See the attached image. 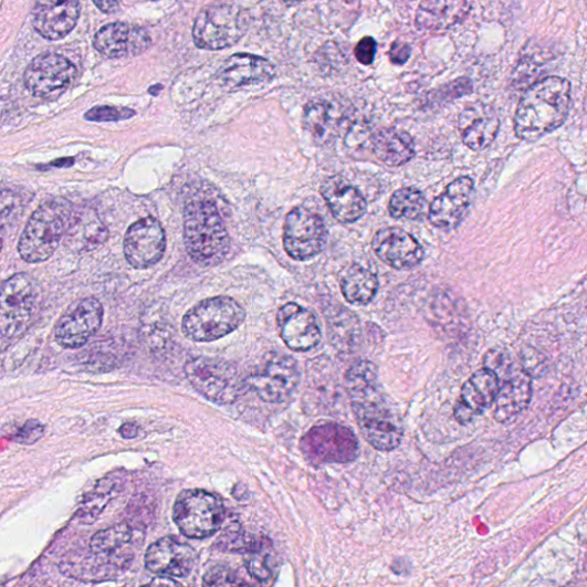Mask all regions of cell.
Here are the masks:
<instances>
[{
  "mask_svg": "<svg viewBox=\"0 0 587 587\" xmlns=\"http://www.w3.org/2000/svg\"><path fill=\"white\" fill-rule=\"evenodd\" d=\"M500 127L499 116L485 105H472L459 116L461 139L463 144L476 151L488 148L496 139Z\"/></svg>",
  "mask_w": 587,
  "mask_h": 587,
  "instance_id": "484cf974",
  "label": "cell"
},
{
  "mask_svg": "<svg viewBox=\"0 0 587 587\" xmlns=\"http://www.w3.org/2000/svg\"><path fill=\"white\" fill-rule=\"evenodd\" d=\"M570 90L569 81L551 76L525 91L514 118L516 136L534 141L560 128L569 114Z\"/></svg>",
  "mask_w": 587,
  "mask_h": 587,
  "instance_id": "7a4b0ae2",
  "label": "cell"
},
{
  "mask_svg": "<svg viewBox=\"0 0 587 587\" xmlns=\"http://www.w3.org/2000/svg\"><path fill=\"white\" fill-rule=\"evenodd\" d=\"M80 15V0H38L33 10V25L41 36L56 41L73 32Z\"/></svg>",
  "mask_w": 587,
  "mask_h": 587,
  "instance_id": "44dd1931",
  "label": "cell"
},
{
  "mask_svg": "<svg viewBox=\"0 0 587 587\" xmlns=\"http://www.w3.org/2000/svg\"><path fill=\"white\" fill-rule=\"evenodd\" d=\"M224 520L223 502L206 490H184L175 502L174 521L179 532L188 538L210 537L221 530Z\"/></svg>",
  "mask_w": 587,
  "mask_h": 587,
  "instance_id": "8992f818",
  "label": "cell"
},
{
  "mask_svg": "<svg viewBox=\"0 0 587 587\" xmlns=\"http://www.w3.org/2000/svg\"><path fill=\"white\" fill-rule=\"evenodd\" d=\"M250 28V17L233 4L203 9L193 25V41L199 49L219 51L235 45Z\"/></svg>",
  "mask_w": 587,
  "mask_h": 587,
  "instance_id": "52a82bcc",
  "label": "cell"
},
{
  "mask_svg": "<svg viewBox=\"0 0 587 587\" xmlns=\"http://www.w3.org/2000/svg\"><path fill=\"white\" fill-rule=\"evenodd\" d=\"M532 379L527 373L510 375L501 386L494 400V418L502 423L516 419L528 407L532 399Z\"/></svg>",
  "mask_w": 587,
  "mask_h": 587,
  "instance_id": "4316f807",
  "label": "cell"
},
{
  "mask_svg": "<svg viewBox=\"0 0 587 587\" xmlns=\"http://www.w3.org/2000/svg\"><path fill=\"white\" fill-rule=\"evenodd\" d=\"M271 544H266L262 548L247 554L245 567L250 575L263 583L271 579L274 570V562L270 549Z\"/></svg>",
  "mask_w": 587,
  "mask_h": 587,
  "instance_id": "e575fe53",
  "label": "cell"
},
{
  "mask_svg": "<svg viewBox=\"0 0 587 587\" xmlns=\"http://www.w3.org/2000/svg\"><path fill=\"white\" fill-rule=\"evenodd\" d=\"M585 568H586V572H587V555H586Z\"/></svg>",
  "mask_w": 587,
  "mask_h": 587,
  "instance_id": "f6af8a7d",
  "label": "cell"
},
{
  "mask_svg": "<svg viewBox=\"0 0 587 587\" xmlns=\"http://www.w3.org/2000/svg\"><path fill=\"white\" fill-rule=\"evenodd\" d=\"M197 563L196 549L172 537H165L153 543L145 554L146 568L161 577H188L195 570Z\"/></svg>",
  "mask_w": 587,
  "mask_h": 587,
  "instance_id": "2e32d148",
  "label": "cell"
},
{
  "mask_svg": "<svg viewBox=\"0 0 587 587\" xmlns=\"http://www.w3.org/2000/svg\"><path fill=\"white\" fill-rule=\"evenodd\" d=\"M500 389L501 379L493 370L486 367L478 370L461 388L454 408L455 420L462 424L470 423L494 403Z\"/></svg>",
  "mask_w": 587,
  "mask_h": 587,
  "instance_id": "d6986e66",
  "label": "cell"
},
{
  "mask_svg": "<svg viewBox=\"0 0 587 587\" xmlns=\"http://www.w3.org/2000/svg\"><path fill=\"white\" fill-rule=\"evenodd\" d=\"M301 373L297 361L286 355L274 356L265 367L247 379V385L271 405H281L297 389Z\"/></svg>",
  "mask_w": 587,
  "mask_h": 587,
  "instance_id": "5bb4252c",
  "label": "cell"
},
{
  "mask_svg": "<svg viewBox=\"0 0 587 587\" xmlns=\"http://www.w3.org/2000/svg\"><path fill=\"white\" fill-rule=\"evenodd\" d=\"M70 211L56 201L43 203L28 221L18 245L21 259L41 263L56 251L70 224Z\"/></svg>",
  "mask_w": 587,
  "mask_h": 587,
  "instance_id": "277c9868",
  "label": "cell"
},
{
  "mask_svg": "<svg viewBox=\"0 0 587 587\" xmlns=\"http://www.w3.org/2000/svg\"><path fill=\"white\" fill-rule=\"evenodd\" d=\"M373 249L379 260L397 270L415 268L424 256L418 240L399 228L379 230L373 240Z\"/></svg>",
  "mask_w": 587,
  "mask_h": 587,
  "instance_id": "ffe728a7",
  "label": "cell"
},
{
  "mask_svg": "<svg viewBox=\"0 0 587 587\" xmlns=\"http://www.w3.org/2000/svg\"><path fill=\"white\" fill-rule=\"evenodd\" d=\"M470 11V0H423L417 11L416 24L424 30H444L461 22Z\"/></svg>",
  "mask_w": 587,
  "mask_h": 587,
  "instance_id": "83f0119b",
  "label": "cell"
},
{
  "mask_svg": "<svg viewBox=\"0 0 587 587\" xmlns=\"http://www.w3.org/2000/svg\"><path fill=\"white\" fill-rule=\"evenodd\" d=\"M281 2L287 6H295V4L304 2V0H281Z\"/></svg>",
  "mask_w": 587,
  "mask_h": 587,
  "instance_id": "ee69618b",
  "label": "cell"
},
{
  "mask_svg": "<svg viewBox=\"0 0 587 587\" xmlns=\"http://www.w3.org/2000/svg\"><path fill=\"white\" fill-rule=\"evenodd\" d=\"M375 156L389 167H399L410 163L416 156L412 137L403 130L386 128L374 137Z\"/></svg>",
  "mask_w": 587,
  "mask_h": 587,
  "instance_id": "f1b7e54d",
  "label": "cell"
},
{
  "mask_svg": "<svg viewBox=\"0 0 587 587\" xmlns=\"http://www.w3.org/2000/svg\"><path fill=\"white\" fill-rule=\"evenodd\" d=\"M203 581L209 586H230V585H245L247 583L240 580L237 575L229 568L216 567L210 569L203 577Z\"/></svg>",
  "mask_w": 587,
  "mask_h": 587,
  "instance_id": "f35d334b",
  "label": "cell"
},
{
  "mask_svg": "<svg viewBox=\"0 0 587 587\" xmlns=\"http://www.w3.org/2000/svg\"><path fill=\"white\" fill-rule=\"evenodd\" d=\"M321 195L334 219L339 223H355L363 218L367 210L364 196L342 176L326 178L322 184Z\"/></svg>",
  "mask_w": 587,
  "mask_h": 587,
  "instance_id": "cb8c5ba5",
  "label": "cell"
},
{
  "mask_svg": "<svg viewBox=\"0 0 587 587\" xmlns=\"http://www.w3.org/2000/svg\"><path fill=\"white\" fill-rule=\"evenodd\" d=\"M123 251L134 269L145 270L156 265L166 252V233L163 226L153 218L134 223L127 231Z\"/></svg>",
  "mask_w": 587,
  "mask_h": 587,
  "instance_id": "9a60e30c",
  "label": "cell"
},
{
  "mask_svg": "<svg viewBox=\"0 0 587 587\" xmlns=\"http://www.w3.org/2000/svg\"><path fill=\"white\" fill-rule=\"evenodd\" d=\"M45 434V427L38 420L27 421L15 432L14 442L23 446H32L39 442Z\"/></svg>",
  "mask_w": 587,
  "mask_h": 587,
  "instance_id": "8d00e7d4",
  "label": "cell"
},
{
  "mask_svg": "<svg viewBox=\"0 0 587 587\" xmlns=\"http://www.w3.org/2000/svg\"><path fill=\"white\" fill-rule=\"evenodd\" d=\"M484 367L493 370L500 379L509 378L511 375L510 357L500 349H492L485 355Z\"/></svg>",
  "mask_w": 587,
  "mask_h": 587,
  "instance_id": "74e56055",
  "label": "cell"
},
{
  "mask_svg": "<svg viewBox=\"0 0 587 587\" xmlns=\"http://www.w3.org/2000/svg\"><path fill=\"white\" fill-rule=\"evenodd\" d=\"M184 242L190 258L200 266L221 264L231 240L218 207L208 200H193L184 208Z\"/></svg>",
  "mask_w": 587,
  "mask_h": 587,
  "instance_id": "3957f363",
  "label": "cell"
},
{
  "mask_svg": "<svg viewBox=\"0 0 587 587\" xmlns=\"http://www.w3.org/2000/svg\"><path fill=\"white\" fill-rule=\"evenodd\" d=\"M184 370L192 387L214 405L233 403L249 387L233 366L220 359L192 358Z\"/></svg>",
  "mask_w": 587,
  "mask_h": 587,
  "instance_id": "ba28073f",
  "label": "cell"
},
{
  "mask_svg": "<svg viewBox=\"0 0 587 587\" xmlns=\"http://www.w3.org/2000/svg\"><path fill=\"white\" fill-rule=\"evenodd\" d=\"M327 228L321 216L304 207H295L284 226V247L290 258L304 262L319 255L327 243Z\"/></svg>",
  "mask_w": 587,
  "mask_h": 587,
  "instance_id": "8fae6325",
  "label": "cell"
},
{
  "mask_svg": "<svg viewBox=\"0 0 587 587\" xmlns=\"http://www.w3.org/2000/svg\"><path fill=\"white\" fill-rule=\"evenodd\" d=\"M411 55V46L403 42H395L389 51V57L394 65H405Z\"/></svg>",
  "mask_w": 587,
  "mask_h": 587,
  "instance_id": "60d3db41",
  "label": "cell"
},
{
  "mask_svg": "<svg viewBox=\"0 0 587 587\" xmlns=\"http://www.w3.org/2000/svg\"><path fill=\"white\" fill-rule=\"evenodd\" d=\"M135 114L133 109L125 107L98 106L86 112L85 118L92 122H115L132 118Z\"/></svg>",
  "mask_w": 587,
  "mask_h": 587,
  "instance_id": "d590c367",
  "label": "cell"
},
{
  "mask_svg": "<svg viewBox=\"0 0 587 587\" xmlns=\"http://www.w3.org/2000/svg\"><path fill=\"white\" fill-rule=\"evenodd\" d=\"M134 537L133 530L128 523H119L114 527L98 532L91 538L90 548L95 555H112L120 548L129 545Z\"/></svg>",
  "mask_w": 587,
  "mask_h": 587,
  "instance_id": "d6a6232c",
  "label": "cell"
},
{
  "mask_svg": "<svg viewBox=\"0 0 587 587\" xmlns=\"http://www.w3.org/2000/svg\"><path fill=\"white\" fill-rule=\"evenodd\" d=\"M150 45L151 40L145 29L123 22L103 27L94 39L95 49L109 59L136 56Z\"/></svg>",
  "mask_w": 587,
  "mask_h": 587,
  "instance_id": "7402d4cb",
  "label": "cell"
},
{
  "mask_svg": "<svg viewBox=\"0 0 587 587\" xmlns=\"http://www.w3.org/2000/svg\"><path fill=\"white\" fill-rule=\"evenodd\" d=\"M245 319L243 307L228 296L201 301L181 322L185 336L196 343H212L241 326Z\"/></svg>",
  "mask_w": 587,
  "mask_h": 587,
  "instance_id": "5b68a950",
  "label": "cell"
},
{
  "mask_svg": "<svg viewBox=\"0 0 587 587\" xmlns=\"http://www.w3.org/2000/svg\"><path fill=\"white\" fill-rule=\"evenodd\" d=\"M76 75L77 69L71 60L56 53H44L30 63L23 80L33 96L54 101L65 94Z\"/></svg>",
  "mask_w": 587,
  "mask_h": 587,
  "instance_id": "7c38bea8",
  "label": "cell"
},
{
  "mask_svg": "<svg viewBox=\"0 0 587 587\" xmlns=\"http://www.w3.org/2000/svg\"><path fill=\"white\" fill-rule=\"evenodd\" d=\"M38 292L32 277L18 273L8 280L0 296V331L3 343L21 336L32 323Z\"/></svg>",
  "mask_w": 587,
  "mask_h": 587,
  "instance_id": "30bf717a",
  "label": "cell"
},
{
  "mask_svg": "<svg viewBox=\"0 0 587 587\" xmlns=\"http://www.w3.org/2000/svg\"><path fill=\"white\" fill-rule=\"evenodd\" d=\"M474 196V181L460 177L448 185L446 191L429 207L428 218L432 226L451 230L465 218Z\"/></svg>",
  "mask_w": 587,
  "mask_h": 587,
  "instance_id": "ac0fdd59",
  "label": "cell"
},
{
  "mask_svg": "<svg viewBox=\"0 0 587 587\" xmlns=\"http://www.w3.org/2000/svg\"><path fill=\"white\" fill-rule=\"evenodd\" d=\"M275 76V69L269 60L247 53H237L221 66L218 77L228 90L269 82Z\"/></svg>",
  "mask_w": 587,
  "mask_h": 587,
  "instance_id": "d4e9b609",
  "label": "cell"
},
{
  "mask_svg": "<svg viewBox=\"0 0 587 587\" xmlns=\"http://www.w3.org/2000/svg\"><path fill=\"white\" fill-rule=\"evenodd\" d=\"M328 337L332 346L342 353H354L360 343L361 328L355 314L343 306L327 314Z\"/></svg>",
  "mask_w": 587,
  "mask_h": 587,
  "instance_id": "f546056e",
  "label": "cell"
},
{
  "mask_svg": "<svg viewBox=\"0 0 587 587\" xmlns=\"http://www.w3.org/2000/svg\"><path fill=\"white\" fill-rule=\"evenodd\" d=\"M117 479L112 478L101 481L96 489L87 494L78 511V516L83 522L91 524L103 513L112 500L115 489L119 488L118 483H116Z\"/></svg>",
  "mask_w": 587,
  "mask_h": 587,
  "instance_id": "836d02e7",
  "label": "cell"
},
{
  "mask_svg": "<svg viewBox=\"0 0 587 587\" xmlns=\"http://www.w3.org/2000/svg\"><path fill=\"white\" fill-rule=\"evenodd\" d=\"M427 210L422 192L413 188L397 190L389 201V213L396 220H419Z\"/></svg>",
  "mask_w": 587,
  "mask_h": 587,
  "instance_id": "1f68e13d",
  "label": "cell"
},
{
  "mask_svg": "<svg viewBox=\"0 0 587 587\" xmlns=\"http://www.w3.org/2000/svg\"><path fill=\"white\" fill-rule=\"evenodd\" d=\"M118 432L123 439L132 440L137 438L139 428L136 423H125L118 429Z\"/></svg>",
  "mask_w": 587,
  "mask_h": 587,
  "instance_id": "7bdbcfd3",
  "label": "cell"
},
{
  "mask_svg": "<svg viewBox=\"0 0 587 587\" xmlns=\"http://www.w3.org/2000/svg\"><path fill=\"white\" fill-rule=\"evenodd\" d=\"M345 385L364 439L379 451L397 449L405 437V423L380 382L377 365L356 361Z\"/></svg>",
  "mask_w": 587,
  "mask_h": 587,
  "instance_id": "6da1fadb",
  "label": "cell"
},
{
  "mask_svg": "<svg viewBox=\"0 0 587 587\" xmlns=\"http://www.w3.org/2000/svg\"><path fill=\"white\" fill-rule=\"evenodd\" d=\"M276 323L284 344L293 352H311L322 342L316 316L296 303L283 305L277 312Z\"/></svg>",
  "mask_w": 587,
  "mask_h": 587,
  "instance_id": "e0dca14e",
  "label": "cell"
},
{
  "mask_svg": "<svg viewBox=\"0 0 587 587\" xmlns=\"http://www.w3.org/2000/svg\"><path fill=\"white\" fill-rule=\"evenodd\" d=\"M339 287L345 298L354 305H366L379 291L378 276L366 268L354 264L338 275Z\"/></svg>",
  "mask_w": 587,
  "mask_h": 587,
  "instance_id": "4dcf8cb0",
  "label": "cell"
},
{
  "mask_svg": "<svg viewBox=\"0 0 587 587\" xmlns=\"http://www.w3.org/2000/svg\"><path fill=\"white\" fill-rule=\"evenodd\" d=\"M377 42L374 38H364L357 44L355 54L361 65L369 66L374 64L377 54Z\"/></svg>",
  "mask_w": 587,
  "mask_h": 587,
  "instance_id": "ab89813d",
  "label": "cell"
},
{
  "mask_svg": "<svg viewBox=\"0 0 587 587\" xmlns=\"http://www.w3.org/2000/svg\"><path fill=\"white\" fill-rule=\"evenodd\" d=\"M104 307L96 298H84L73 303L57 321L54 335L60 347L78 349L88 343L102 327Z\"/></svg>",
  "mask_w": 587,
  "mask_h": 587,
  "instance_id": "4fadbf2b",
  "label": "cell"
},
{
  "mask_svg": "<svg viewBox=\"0 0 587 587\" xmlns=\"http://www.w3.org/2000/svg\"><path fill=\"white\" fill-rule=\"evenodd\" d=\"M349 115L336 101L315 99L304 107L303 127L319 144L336 139L347 128Z\"/></svg>",
  "mask_w": 587,
  "mask_h": 587,
  "instance_id": "603a6c76",
  "label": "cell"
},
{
  "mask_svg": "<svg viewBox=\"0 0 587 587\" xmlns=\"http://www.w3.org/2000/svg\"><path fill=\"white\" fill-rule=\"evenodd\" d=\"M306 460L315 467L328 463H348L359 454V442L354 431L336 422L313 427L301 441Z\"/></svg>",
  "mask_w": 587,
  "mask_h": 587,
  "instance_id": "9c48e42d",
  "label": "cell"
},
{
  "mask_svg": "<svg viewBox=\"0 0 587 587\" xmlns=\"http://www.w3.org/2000/svg\"><path fill=\"white\" fill-rule=\"evenodd\" d=\"M95 6L104 13H115L119 8L118 0H94Z\"/></svg>",
  "mask_w": 587,
  "mask_h": 587,
  "instance_id": "b9f144b4",
  "label": "cell"
}]
</instances>
